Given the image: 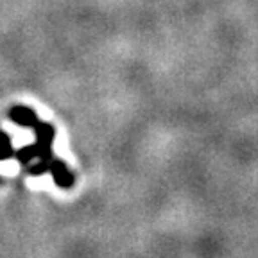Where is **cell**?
Wrapping results in <instances>:
<instances>
[{
    "mask_svg": "<svg viewBox=\"0 0 258 258\" xmlns=\"http://www.w3.org/2000/svg\"><path fill=\"white\" fill-rule=\"evenodd\" d=\"M32 129L36 135V144L34 145H36L38 151V160L50 161L52 160V142L54 137H56V129L47 122H38Z\"/></svg>",
    "mask_w": 258,
    "mask_h": 258,
    "instance_id": "1",
    "label": "cell"
},
{
    "mask_svg": "<svg viewBox=\"0 0 258 258\" xmlns=\"http://www.w3.org/2000/svg\"><path fill=\"white\" fill-rule=\"evenodd\" d=\"M9 117L15 124L22 125V127H34L38 124L36 113L32 111L27 106H15V108L9 111Z\"/></svg>",
    "mask_w": 258,
    "mask_h": 258,
    "instance_id": "3",
    "label": "cell"
},
{
    "mask_svg": "<svg viewBox=\"0 0 258 258\" xmlns=\"http://www.w3.org/2000/svg\"><path fill=\"white\" fill-rule=\"evenodd\" d=\"M15 158L20 163H31L34 158H38V151H36V145L32 144V145H25V147H20V149H16L15 151Z\"/></svg>",
    "mask_w": 258,
    "mask_h": 258,
    "instance_id": "4",
    "label": "cell"
},
{
    "mask_svg": "<svg viewBox=\"0 0 258 258\" xmlns=\"http://www.w3.org/2000/svg\"><path fill=\"white\" fill-rule=\"evenodd\" d=\"M48 172L52 174L54 183H56L59 188H63V190L72 188L74 174H72V170L67 167V163H64V161L52 158V160H50V167H48Z\"/></svg>",
    "mask_w": 258,
    "mask_h": 258,
    "instance_id": "2",
    "label": "cell"
},
{
    "mask_svg": "<svg viewBox=\"0 0 258 258\" xmlns=\"http://www.w3.org/2000/svg\"><path fill=\"white\" fill-rule=\"evenodd\" d=\"M15 156V147H13L11 138L0 131V161H6Z\"/></svg>",
    "mask_w": 258,
    "mask_h": 258,
    "instance_id": "5",
    "label": "cell"
},
{
    "mask_svg": "<svg viewBox=\"0 0 258 258\" xmlns=\"http://www.w3.org/2000/svg\"><path fill=\"white\" fill-rule=\"evenodd\" d=\"M48 167H50V161H41L40 160V163L32 165L31 169H29V172H31L32 176H41V174L48 172Z\"/></svg>",
    "mask_w": 258,
    "mask_h": 258,
    "instance_id": "6",
    "label": "cell"
}]
</instances>
